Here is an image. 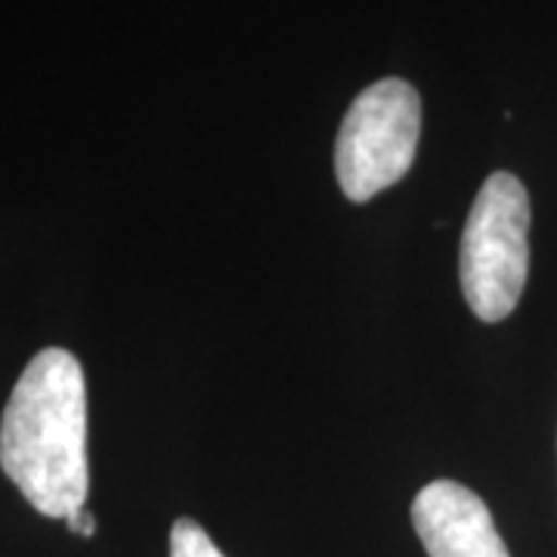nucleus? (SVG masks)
I'll return each mask as SVG.
<instances>
[{
  "label": "nucleus",
  "mask_w": 557,
  "mask_h": 557,
  "mask_svg": "<svg viewBox=\"0 0 557 557\" xmlns=\"http://www.w3.org/2000/svg\"><path fill=\"white\" fill-rule=\"evenodd\" d=\"M0 468L44 518H72L87 498V387L81 362L44 347L0 418Z\"/></svg>",
  "instance_id": "f257e3e1"
},
{
  "label": "nucleus",
  "mask_w": 557,
  "mask_h": 557,
  "mask_svg": "<svg viewBox=\"0 0 557 557\" xmlns=\"http://www.w3.org/2000/svg\"><path fill=\"white\" fill-rule=\"evenodd\" d=\"M530 196L515 174L496 171L465 220L458 278L471 313L502 322L515 313L530 270Z\"/></svg>",
  "instance_id": "f03ea898"
},
{
  "label": "nucleus",
  "mask_w": 557,
  "mask_h": 557,
  "mask_svg": "<svg viewBox=\"0 0 557 557\" xmlns=\"http://www.w3.org/2000/svg\"><path fill=\"white\" fill-rule=\"evenodd\" d=\"M421 137V97L409 81L384 78L350 102L335 139V174L350 201L375 199L409 174Z\"/></svg>",
  "instance_id": "7ed1b4c3"
},
{
  "label": "nucleus",
  "mask_w": 557,
  "mask_h": 557,
  "mask_svg": "<svg viewBox=\"0 0 557 557\" xmlns=\"http://www.w3.org/2000/svg\"><path fill=\"white\" fill-rule=\"evenodd\" d=\"M412 527L428 557H511L486 502L456 480H434L418 493Z\"/></svg>",
  "instance_id": "20e7f679"
},
{
  "label": "nucleus",
  "mask_w": 557,
  "mask_h": 557,
  "mask_svg": "<svg viewBox=\"0 0 557 557\" xmlns=\"http://www.w3.org/2000/svg\"><path fill=\"white\" fill-rule=\"evenodd\" d=\"M171 557H226L211 536L201 530V523L189 518L174 520L171 527Z\"/></svg>",
  "instance_id": "39448f33"
},
{
  "label": "nucleus",
  "mask_w": 557,
  "mask_h": 557,
  "mask_svg": "<svg viewBox=\"0 0 557 557\" xmlns=\"http://www.w3.org/2000/svg\"><path fill=\"white\" fill-rule=\"evenodd\" d=\"M69 530H72V533H78V536L90 539L94 533H97V520H94V515H90L87 508H81L78 515H72V518H69Z\"/></svg>",
  "instance_id": "423d86ee"
}]
</instances>
